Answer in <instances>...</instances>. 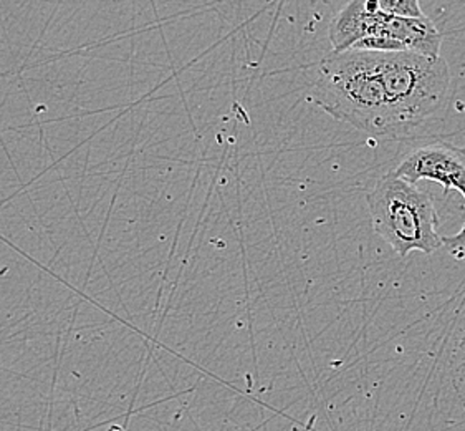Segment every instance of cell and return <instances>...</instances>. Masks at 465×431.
Listing matches in <instances>:
<instances>
[{
  "mask_svg": "<svg viewBox=\"0 0 465 431\" xmlns=\"http://www.w3.org/2000/svg\"><path fill=\"white\" fill-rule=\"evenodd\" d=\"M366 203L374 233L402 259L412 251L432 254L442 246L432 199L394 171L378 178L366 193Z\"/></svg>",
  "mask_w": 465,
  "mask_h": 431,
  "instance_id": "obj_3",
  "label": "cell"
},
{
  "mask_svg": "<svg viewBox=\"0 0 465 431\" xmlns=\"http://www.w3.org/2000/svg\"><path fill=\"white\" fill-rule=\"evenodd\" d=\"M386 19L388 14L380 10L376 0H350L328 27L333 52H346L363 38L382 35Z\"/></svg>",
  "mask_w": 465,
  "mask_h": 431,
  "instance_id": "obj_5",
  "label": "cell"
},
{
  "mask_svg": "<svg viewBox=\"0 0 465 431\" xmlns=\"http://www.w3.org/2000/svg\"><path fill=\"white\" fill-rule=\"evenodd\" d=\"M382 35L398 40L404 50L420 55L442 56V34L429 17H392L388 15Z\"/></svg>",
  "mask_w": 465,
  "mask_h": 431,
  "instance_id": "obj_6",
  "label": "cell"
},
{
  "mask_svg": "<svg viewBox=\"0 0 465 431\" xmlns=\"http://www.w3.org/2000/svg\"><path fill=\"white\" fill-rule=\"evenodd\" d=\"M380 10L392 17H424L419 0H376Z\"/></svg>",
  "mask_w": 465,
  "mask_h": 431,
  "instance_id": "obj_7",
  "label": "cell"
},
{
  "mask_svg": "<svg viewBox=\"0 0 465 431\" xmlns=\"http://www.w3.org/2000/svg\"><path fill=\"white\" fill-rule=\"evenodd\" d=\"M392 171L414 185L429 179L442 185L446 191L457 189L465 199V148L456 145L446 141L422 145L410 151ZM442 246L457 261H464L465 225L456 236H444Z\"/></svg>",
  "mask_w": 465,
  "mask_h": 431,
  "instance_id": "obj_4",
  "label": "cell"
},
{
  "mask_svg": "<svg viewBox=\"0 0 465 431\" xmlns=\"http://www.w3.org/2000/svg\"><path fill=\"white\" fill-rule=\"evenodd\" d=\"M310 102L360 132L392 138L390 108L376 52L346 50L326 55L318 68Z\"/></svg>",
  "mask_w": 465,
  "mask_h": 431,
  "instance_id": "obj_1",
  "label": "cell"
},
{
  "mask_svg": "<svg viewBox=\"0 0 465 431\" xmlns=\"http://www.w3.org/2000/svg\"><path fill=\"white\" fill-rule=\"evenodd\" d=\"M392 138L410 135L446 105L450 70L442 56L402 52H376Z\"/></svg>",
  "mask_w": 465,
  "mask_h": 431,
  "instance_id": "obj_2",
  "label": "cell"
}]
</instances>
